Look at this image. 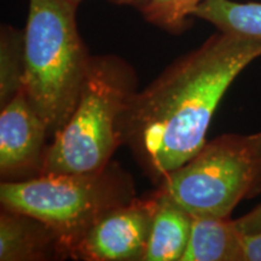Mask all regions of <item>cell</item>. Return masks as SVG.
<instances>
[{
	"label": "cell",
	"instance_id": "4fadbf2b",
	"mask_svg": "<svg viewBox=\"0 0 261 261\" xmlns=\"http://www.w3.org/2000/svg\"><path fill=\"white\" fill-rule=\"evenodd\" d=\"M203 0H149L139 9L149 23L171 33L189 27V17Z\"/></svg>",
	"mask_w": 261,
	"mask_h": 261
},
{
	"label": "cell",
	"instance_id": "8fae6325",
	"mask_svg": "<svg viewBox=\"0 0 261 261\" xmlns=\"http://www.w3.org/2000/svg\"><path fill=\"white\" fill-rule=\"evenodd\" d=\"M192 16L213 24L218 31L261 39V3L203 0Z\"/></svg>",
	"mask_w": 261,
	"mask_h": 261
},
{
	"label": "cell",
	"instance_id": "9a60e30c",
	"mask_svg": "<svg viewBox=\"0 0 261 261\" xmlns=\"http://www.w3.org/2000/svg\"><path fill=\"white\" fill-rule=\"evenodd\" d=\"M244 261H261V232L244 236Z\"/></svg>",
	"mask_w": 261,
	"mask_h": 261
},
{
	"label": "cell",
	"instance_id": "7a4b0ae2",
	"mask_svg": "<svg viewBox=\"0 0 261 261\" xmlns=\"http://www.w3.org/2000/svg\"><path fill=\"white\" fill-rule=\"evenodd\" d=\"M69 0H29L23 91L54 138L76 107L91 55Z\"/></svg>",
	"mask_w": 261,
	"mask_h": 261
},
{
	"label": "cell",
	"instance_id": "30bf717a",
	"mask_svg": "<svg viewBox=\"0 0 261 261\" xmlns=\"http://www.w3.org/2000/svg\"><path fill=\"white\" fill-rule=\"evenodd\" d=\"M143 261H181L190 238L192 217L160 194Z\"/></svg>",
	"mask_w": 261,
	"mask_h": 261
},
{
	"label": "cell",
	"instance_id": "ba28073f",
	"mask_svg": "<svg viewBox=\"0 0 261 261\" xmlns=\"http://www.w3.org/2000/svg\"><path fill=\"white\" fill-rule=\"evenodd\" d=\"M62 256L54 231L41 220L3 208L0 214V260L37 261Z\"/></svg>",
	"mask_w": 261,
	"mask_h": 261
},
{
	"label": "cell",
	"instance_id": "52a82bcc",
	"mask_svg": "<svg viewBox=\"0 0 261 261\" xmlns=\"http://www.w3.org/2000/svg\"><path fill=\"white\" fill-rule=\"evenodd\" d=\"M47 127L23 90L2 107L0 174L3 181L25 180L41 174Z\"/></svg>",
	"mask_w": 261,
	"mask_h": 261
},
{
	"label": "cell",
	"instance_id": "6da1fadb",
	"mask_svg": "<svg viewBox=\"0 0 261 261\" xmlns=\"http://www.w3.org/2000/svg\"><path fill=\"white\" fill-rule=\"evenodd\" d=\"M259 57L261 39L218 31L130 97L120 120L121 142L155 184L204 145L224 94Z\"/></svg>",
	"mask_w": 261,
	"mask_h": 261
},
{
	"label": "cell",
	"instance_id": "3957f363",
	"mask_svg": "<svg viewBox=\"0 0 261 261\" xmlns=\"http://www.w3.org/2000/svg\"><path fill=\"white\" fill-rule=\"evenodd\" d=\"M137 92L135 70L114 55L92 56L73 114L52 138L41 174L97 172L122 145L120 120Z\"/></svg>",
	"mask_w": 261,
	"mask_h": 261
},
{
	"label": "cell",
	"instance_id": "277c9868",
	"mask_svg": "<svg viewBox=\"0 0 261 261\" xmlns=\"http://www.w3.org/2000/svg\"><path fill=\"white\" fill-rule=\"evenodd\" d=\"M133 197L132 178L113 161L97 172L50 173L0 184L2 207L46 224L56 234L63 259L71 257L100 218Z\"/></svg>",
	"mask_w": 261,
	"mask_h": 261
},
{
	"label": "cell",
	"instance_id": "5b68a950",
	"mask_svg": "<svg viewBox=\"0 0 261 261\" xmlns=\"http://www.w3.org/2000/svg\"><path fill=\"white\" fill-rule=\"evenodd\" d=\"M158 191L191 217H231L241 202L261 192V132L207 140Z\"/></svg>",
	"mask_w": 261,
	"mask_h": 261
},
{
	"label": "cell",
	"instance_id": "5bb4252c",
	"mask_svg": "<svg viewBox=\"0 0 261 261\" xmlns=\"http://www.w3.org/2000/svg\"><path fill=\"white\" fill-rule=\"evenodd\" d=\"M236 223L244 236L261 232V203L253 208L249 213L236 219Z\"/></svg>",
	"mask_w": 261,
	"mask_h": 261
},
{
	"label": "cell",
	"instance_id": "2e32d148",
	"mask_svg": "<svg viewBox=\"0 0 261 261\" xmlns=\"http://www.w3.org/2000/svg\"><path fill=\"white\" fill-rule=\"evenodd\" d=\"M69 2L73 3V4H75V5H79L81 2H84V0H69ZM109 2H112V3H114V4H117V5L135 6V8L139 10L143 5L146 4L149 0H109Z\"/></svg>",
	"mask_w": 261,
	"mask_h": 261
},
{
	"label": "cell",
	"instance_id": "7c38bea8",
	"mask_svg": "<svg viewBox=\"0 0 261 261\" xmlns=\"http://www.w3.org/2000/svg\"><path fill=\"white\" fill-rule=\"evenodd\" d=\"M24 39L23 33L3 25L0 33V106L23 90Z\"/></svg>",
	"mask_w": 261,
	"mask_h": 261
},
{
	"label": "cell",
	"instance_id": "9c48e42d",
	"mask_svg": "<svg viewBox=\"0 0 261 261\" xmlns=\"http://www.w3.org/2000/svg\"><path fill=\"white\" fill-rule=\"evenodd\" d=\"M181 261H244V234L236 220L231 217H192Z\"/></svg>",
	"mask_w": 261,
	"mask_h": 261
},
{
	"label": "cell",
	"instance_id": "8992f818",
	"mask_svg": "<svg viewBox=\"0 0 261 261\" xmlns=\"http://www.w3.org/2000/svg\"><path fill=\"white\" fill-rule=\"evenodd\" d=\"M159 195L133 197L110 211L87 231L71 259L86 261H143Z\"/></svg>",
	"mask_w": 261,
	"mask_h": 261
}]
</instances>
